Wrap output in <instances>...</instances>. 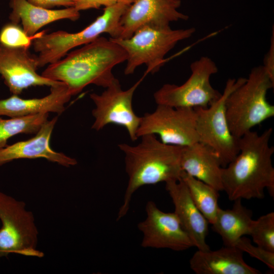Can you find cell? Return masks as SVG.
Returning <instances> with one entry per match:
<instances>
[{"mask_svg": "<svg viewBox=\"0 0 274 274\" xmlns=\"http://www.w3.org/2000/svg\"><path fill=\"white\" fill-rule=\"evenodd\" d=\"M272 128L261 134L249 131L239 138L238 153L222 168L223 191L231 201L237 199H261L267 189L274 196V167L270 145Z\"/></svg>", "mask_w": 274, "mask_h": 274, "instance_id": "1", "label": "cell"}, {"mask_svg": "<svg viewBox=\"0 0 274 274\" xmlns=\"http://www.w3.org/2000/svg\"><path fill=\"white\" fill-rule=\"evenodd\" d=\"M127 54L118 44L99 37L66 56L50 64L42 75L64 84L72 96L86 86L94 84L107 88L118 80L113 68L126 61Z\"/></svg>", "mask_w": 274, "mask_h": 274, "instance_id": "2", "label": "cell"}, {"mask_svg": "<svg viewBox=\"0 0 274 274\" xmlns=\"http://www.w3.org/2000/svg\"><path fill=\"white\" fill-rule=\"evenodd\" d=\"M140 138L141 141L135 146L125 143L118 145L124 155L128 180L117 221L127 214L131 198L140 187L181 179L183 147L164 144L153 134Z\"/></svg>", "mask_w": 274, "mask_h": 274, "instance_id": "3", "label": "cell"}, {"mask_svg": "<svg viewBox=\"0 0 274 274\" xmlns=\"http://www.w3.org/2000/svg\"><path fill=\"white\" fill-rule=\"evenodd\" d=\"M274 86L263 65L254 67L248 77L228 96L226 116L231 133L240 138L247 132L274 116V106L267 100Z\"/></svg>", "mask_w": 274, "mask_h": 274, "instance_id": "4", "label": "cell"}, {"mask_svg": "<svg viewBox=\"0 0 274 274\" xmlns=\"http://www.w3.org/2000/svg\"><path fill=\"white\" fill-rule=\"evenodd\" d=\"M128 6L116 3L105 7L100 16L77 32L58 30L46 34L45 31H42L32 42L33 49L39 53L37 56L38 67L60 60L71 49L87 44L102 33H108L112 38H118L121 33L120 21Z\"/></svg>", "mask_w": 274, "mask_h": 274, "instance_id": "5", "label": "cell"}, {"mask_svg": "<svg viewBox=\"0 0 274 274\" xmlns=\"http://www.w3.org/2000/svg\"><path fill=\"white\" fill-rule=\"evenodd\" d=\"M195 32L193 27L173 29L170 26L157 27L143 26L128 39H110L121 46L127 54L126 75L132 74L135 69L146 64L144 76L158 71L165 63V56L179 42L190 38Z\"/></svg>", "mask_w": 274, "mask_h": 274, "instance_id": "6", "label": "cell"}, {"mask_svg": "<svg viewBox=\"0 0 274 274\" xmlns=\"http://www.w3.org/2000/svg\"><path fill=\"white\" fill-rule=\"evenodd\" d=\"M240 77L228 79L220 97L207 108H194L196 113L198 142L212 148L219 157L222 167L231 162L238 153L239 139L231 132L226 116L228 95L245 81Z\"/></svg>", "mask_w": 274, "mask_h": 274, "instance_id": "7", "label": "cell"}, {"mask_svg": "<svg viewBox=\"0 0 274 274\" xmlns=\"http://www.w3.org/2000/svg\"><path fill=\"white\" fill-rule=\"evenodd\" d=\"M0 259L15 253L41 258L36 249L38 231L25 203L0 191Z\"/></svg>", "mask_w": 274, "mask_h": 274, "instance_id": "8", "label": "cell"}, {"mask_svg": "<svg viewBox=\"0 0 274 274\" xmlns=\"http://www.w3.org/2000/svg\"><path fill=\"white\" fill-rule=\"evenodd\" d=\"M191 75L182 85L165 84L153 95L157 105L174 108H207L218 99L221 93L211 85V76L218 71L215 62L207 56L190 65Z\"/></svg>", "mask_w": 274, "mask_h": 274, "instance_id": "9", "label": "cell"}, {"mask_svg": "<svg viewBox=\"0 0 274 274\" xmlns=\"http://www.w3.org/2000/svg\"><path fill=\"white\" fill-rule=\"evenodd\" d=\"M153 134L166 144L186 147L198 142L194 109L157 105L141 117L136 136Z\"/></svg>", "mask_w": 274, "mask_h": 274, "instance_id": "10", "label": "cell"}, {"mask_svg": "<svg viewBox=\"0 0 274 274\" xmlns=\"http://www.w3.org/2000/svg\"><path fill=\"white\" fill-rule=\"evenodd\" d=\"M144 77L126 90H122L118 80L101 94H90V97L95 105L92 111L94 118L92 129L99 131L109 124H115L125 127L130 139L136 141L141 117L133 111L132 98Z\"/></svg>", "mask_w": 274, "mask_h": 274, "instance_id": "11", "label": "cell"}, {"mask_svg": "<svg viewBox=\"0 0 274 274\" xmlns=\"http://www.w3.org/2000/svg\"><path fill=\"white\" fill-rule=\"evenodd\" d=\"M145 209L147 217L138 225L143 235L142 247L182 251L194 247L174 212H164L152 201Z\"/></svg>", "mask_w": 274, "mask_h": 274, "instance_id": "12", "label": "cell"}, {"mask_svg": "<svg viewBox=\"0 0 274 274\" xmlns=\"http://www.w3.org/2000/svg\"><path fill=\"white\" fill-rule=\"evenodd\" d=\"M181 5V0L135 1L121 17L118 38H129L143 26L167 27L172 22L187 20L188 16L179 11Z\"/></svg>", "mask_w": 274, "mask_h": 274, "instance_id": "13", "label": "cell"}, {"mask_svg": "<svg viewBox=\"0 0 274 274\" xmlns=\"http://www.w3.org/2000/svg\"><path fill=\"white\" fill-rule=\"evenodd\" d=\"M28 49L0 44V75L12 93L18 95L31 86L51 87L62 83L39 75L37 57L31 56Z\"/></svg>", "mask_w": 274, "mask_h": 274, "instance_id": "14", "label": "cell"}, {"mask_svg": "<svg viewBox=\"0 0 274 274\" xmlns=\"http://www.w3.org/2000/svg\"><path fill=\"white\" fill-rule=\"evenodd\" d=\"M58 117L47 120L34 137L0 149V166L20 159L45 158L65 167L74 166L77 161L61 152L54 151L50 140Z\"/></svg>", "mask_w": 274, "mask_h": 274, "instance_id": "15", "label": "cell"}, {"mask_svg": "<svg viewBox=\"0 0 274 274\" xmlns=\"http://www.w3.org/2000/svg\"><path fill=\"white\" fill-rule=\"evenodd\" d=\"M165 189L174 205V213L193 246L201 251L210 250L206 242L209 223L192 201L184 181L181 178L166 182Z\"/></svg>", "mask_w": 274, "mask_h": 274, "instance_id": "16", "label": "cell"}, {"mask_svg": "<svg viewBox=\"0 0 274 274\" xmlns=\"http://www.w3.org/2000/svg\"><path fill=\"white\" fill-rule=\"evenodd\" d=\"M243 252L235 246L218 250H198L189 260L190 268L196 274H259L258 269L244 260Z\"/></svg>", "mask_w": 274, "mask_h": 274, "instance_id": "17", "label": "cell"}, {"mask_svg": "<svg viewBox=\"0 0 274 274\" xmlns=\"http://www.w3.org/2000/svg\"><path fill=\"white\" fill-rule=\"evenodd\" d=\"M182 170L205 183L217 191H223L222 166L217 153L209 146L197 142L183 147Z\"/></svg>", "mask_w": 274, "mask_h": 274, "instance_id": "18", "label": "cell"}, {"mask_svg": "<svg viewBox=\"0 0 274 274\" xmlns=\"http://www.w3.org/2000/svg\"><path fill=\"white\" fill-rule=\"evenodd\" d=\"M72 96L63 83L51 87L50 93L42 98L23 99L13 94L0 100V116L19 117L49 113L60 115Z\"/></svg>", "mask_w": 274, "mask_h": 274, "instance_id": "19", "label": "cell"}, {"mask_svg": "<svg viewBox=\"0 0 274 274\" xmlns=\"http://www.w3.org/2000/svg\"><path fill=\"white\" fill-rule=\"evenodd\" d=\"M10 7L11 22L16 24L21 22L23 30L29 36H33L41 28L55 21H76L80 17L79 11L73 7L51 10L33 5L26 0L10 1Z\"/></svg>", "mask_w": 274, "mask_h": 274, "instance_id": "20", "label": "cell"}, {"mask_svg": "<svg viewBox=\"0 0 274 274\" xmlns=\"http://www.w3.org/2000/svg\"><path fill=\"white\" fill-rule=\"evenodd\" d=\"M252 216V212L242 204L241 199H237L231 209L219 208L212 224L213 229L220 235L224 246H234L241 237L249 235Z\"/></svg>", "mask_w": 274, "mask_h": 274, "instance_id": "21", "label": "cell"}, {"mask_svg": "<svg viewBox=\"0 0 274 274\" xmlns=\"http://www.w3.org/2000/svg\"><path fill=\"white\" fill-rule=\"evenodd\" d=\"M181 178L186 184L196 207L209 224H212L220 208L218 203V191L183 170Z\"/></svg>", "mask_w": 274, "mask_h": 274, "instance_id": "22", "label": "cell"}, {"mask_svg": "<svg viewBox=\"0 0 274 274\" xmlns=\"http://www.w3.org/2000/svg\"><path fill=\"white\" fill-rule=\"evenodd\" d=\"M49 113L3 119L0 116V149L8 140L18 134H36L48 120Z\"/></svg>", "mask_w": 274, "mask_h": 274, "instance_id": "23", "label": "cell"}, {"mask_svg": "<svg viewBox=\"0 0 274 274\" xmlns=\"http://www.w3.org/2000/svg\"><path fill=\"white\" fill-rule=\"evenodd\" d=\"M249 235L257 246L274 252V213L253 220Z\"/></svg>", "mask_w": 274, "mask_h": 274, "instance_id": "24", "label": "cell"}, {"mask_svg": "<svg viewBox=\"0 0 274 274\" xmlns=\"http://www.w3.org/2000/svg\"><path fill=\"white\" fill-rule=\"evenodd\" d=\"M41 32L33 36L27 35L18 24L10 22L5 25L0 31V44L11 48H29L33 41Z\"/></svg>", "mask_w": 274, "mask_h": 274, "instance_id": "25", "label": "cell"}, {"mask_svg": "<svg viewBox=\"0 0 274 274\" xmlns=\"http://www.w3.org/2000/svg\"><path fill=\"white\" fill-rule=\"evenodd\" d=\"M235 247L251 257L262 262L271 270L274 269V252L258 246H254L251 241L245 237H241L235 243Z\"/></svg>", "mask_w": 274, "mask_h": 274, "instance_id": "26", "label": "cell"}, {"mask_svg": "<svg viewBox=\"0 0 274 274\" xmlns=\"http://www.w3.org/2000/svg\"><path fill=\"white\" fill-rule=\"evenodd\" d=\"M74 7L80 12L90 9H98L101 6L107 7L116 3L115 0H72Z\"/></svg>", "mask_w": 274, "mask_h": 274, "instance_id": "27", "label": "cell"}, {"mask_svg": "<svg viewBox=\"0 0 274 274\" xmlns=\"http://www.w3.org/2000/svg\"><path fill=\"white\" fill-rule=\"evenodd\" d=\"M266 73L274 82V29L272 27V33L270 38V47L264 57V64Z\"/></svg>", "mask_w": 274, "mask_h": 274, "instance_id": "28", "label": "cell"}, {"mask_svg": "<svg viewBox=\"0 0 274 274\" xmlns=\"http://www.w3.org/2000/svg\"><path fill=\"white\" fill-rule=\"evenodd\" d=\"M30 4L45 9H50L54 7L64 6L66 8L74 7L72 0H26Z\"/></svg>", "mask_w": 274, "mask_h": 274, "instance_id": "29", "label": "cell"}, {"mask_svg": "<svg viewBox=\"0 0 274 274\" xmlns=\"http://www.w3.org/2000/svg\"><path fill=\"white\" fill-rule=\"evenodd\" d=\"M116 3L124 4L127 5H130L136 0H115Z\"/></svg>", "mask_w": 274, "mask_h": 274, "instance_id": "30", "label": "cell"}, {"mask_svg": "<svg viewBox=\"0 0 274 274\" xmlns=\"http://www.w3.org/2000/svg\"><path fill=\"white\" fill-rule=\"evenodd\" d=\"M9 1H11V0H9Z\"/></svg>", "mask_w": 274, "mask_h": 274, "instance_id": "31", "label": "cell"}]
</instances>
